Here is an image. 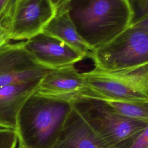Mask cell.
Masks as SVG:
<instances>
[{
	"label": "cell",
	"instance_id": "10",
	"mask_svg": "<svg viewBox=\"0 0 148 148\" xmlns=\"http://www.w3.org/2000/svg\"><path fill=\"white\" fill-rule=\"evenodd\" d=\"M41 80L0 87V128L16 130L20 112L28 98L38 91Z\"/></svg>",
	"mask_w": 148,
	"mask_h": 148
},
{
	"label": "cell",
	"instance_id": "8",
	"mask_svg": "<svg viewBox=\"0 0 148 148\" xmlns=\"http://www.w3.org/2000/svg\"><path fill=\"white\" fill-rule=\"evenodd\" d=\"M86 88L83 73L73 65L50 69L42 79L37 92L72 103Z\"/></svg>",
	"mask_w": 148,
	"mask_h": 148
},
{
	"label": "cell",
	"instance_id": "14",
	"mask_svg": "<svg viewBox=\"0 0 148 148\" xmlns=\"http://www.w3.org/2000/svg\"><path fill=\"white\" fill-rule=\"evenodd\" d=\"M127 148H148V124Z\"/></svg>",
	"mask_w": 148,
	"mask_h": 148
},
{
	"label": "cell",
	"instance_id": "19",
	"mask_svg": "<svg viewBox=\"0 0 148 148\" xmlns=\"http://www.w3.org/2000/svg\"><path fill=\"white\" fill-rule=\"evenodd\" d=\"M69 0H60V2H59V3H58V6L57 7V9L60 8L63 6Z\"/></svg>",
	"mask_w": 148,
	"mask_h": 148
},
{
	"label": "cell",
	"instance_id": "4",
	"mask_svg": "<svg viewBox=\"0 0 148 148\" xmlns=\"http://www.w3.org/2000/svg\"><path fill=\"white\" fill-rule=\"evenodd\" d=\"M95 68L118 71L148 63V28L130 25L112 40L95 50Z\"/></svg>",
	"mask_w": 148,
	"mask_h": 148
},
{
	"label": "cell",
	"instance_id": "12",
	"mask_svg": "<svg viewBox=\"0 0 148 148\" xmlns=\"http://www.w3.org/2000/svg\"><path fill=\"white\" fill-rule=\"evenodd\" d=\"M98 100L103 101L113 111L124 117L148 124V100Z\"/></svg>",
	"mask_w": 148,
	"mask_h": 148
},
{
	"label": "cell",
	"instance_id": "17",
	"mask_svg": "<svg viewBox=\"0 0 148 148\" xmlns=\"http://www.w3.org/2000/svg\"><path fill=\"white\" fill-rule=\"evenodd\" d=\"M131 25L148 28V14L134 20Z\"/></svg>",
	"mask_w": 148,
	"mask_h": 148
},
{
	"label": "cell",
	"instance_id": "1",
	"mask_svg": "<svg viewBox=\"0 0 148 148\" xmlns=\"http://www.w3.org/2000/svg\"><path fill=\"white\" fill-rule=\"evenodd\" d=\"M61 8L93 51L118 36L134 18L130 0H69Z\"/></svg>",
	"mask_w": 148,
	"mask_h": 148
},
{
	"label": "cell",
	"instance_id": "15",
	"mask_svg": "<svg viewBox=\"0 0 148 148\" xmlns=\"http://www.w3.org/2000/svg\"><path fill=\"white\" fill-rule=\"evenodd\" d=\"M18 1L19 0H9L5 10L0 17V24L7 29L15 6Z\"/></svg>",
	"mask_w": 148,
	"mask_h": 148
},
{
	"label": "cell",
	"instance_id": "3",
	"mask_svg": "<svg viewBox=\"0 0 148 148\" xmlns=\"http://www.w3.org/2000/svg\"><path fill=\"white\" fill-rule=\"evenodd\" d=\"M71 104L110 148H127L148 124L117 113L101 100L80 98Z\"/></svg>",
	"mask_w": 148,
	"mask_h": 148
},
{
	"label": "cell",
	"instance_id": "6",
	"mask_svg": "<svg viewBox=\"0 0 148 148\" xmlns=\"http://www.w3.org/2000/svg\"><path fill=\"white\" fill-rule=\"evenodd\" d=\"M51 0H19L8 26L11 39H28L43 31L55 15Z\"/></svg>",
	"mask_w": 148,
	"mask_h": 148
},
{
	"label": "cell",
	"instance_id": "5",
	"mask_svg": "<svg viewBox=\"0 0 148 148\" xmlns=\"http://www.w3.org/2000/svg\"><path fill=\"white\" fill-rule=\"evenodd\" d=\"M49 70L38 63L24 42L8 43L0 48V87L42 79Z\"/></svg>",
	"mask_w": 148,
	"mask_h": 148
},
{
	"label": "cell",
	"instance_id": "13",
	"mask_svg": "<svg viewBox=\"0 0 148 148\" xmlns=\"http://www.w3.org/2000/svg\"><path fill=\"white\" fill-rule=\"evenodd\" d=\"M18 141L16 130L0 128V148H16Z\"/></svg>",
	"mask_w": 148,
	"mask_h": 148
},
{
	"label": "cell",
	"instance_id": "20",
	"mask_svg": "<svg viewBox=\"0 0 148 148\" xmlns=\"http://www.w3.org/2000/svg\"><path fill=\"white\" fill-rule=\"evenodd\" d=\"M51 1H52L53 4L54 5V6H56V9H57V6H58V3H59L60 0H51Z\"/></svg>",
	"mask_w": 148,
	"mask_h": 148
},
{
	"label": "cell",
	"instance_id": "7",
	"mask_svg": "<svg viewBox=\"0 0 148 148\" xmlns=\"http://www.w3.org/2000/svg\"><path fill=\"white\" fill-rule=\"evenodd\" d=\"M24 45L38 63L50 69L73 65L85 58L60 39L43 31L26 40Z\"/></svg>",
	"mask_w": 148,
	"mask_h": 148
},
{
	"label": "cell",
	"instance_id": "2",
	"mask_svg": "<svg viewBox=\"0 0 148 148\" xmlns=\"http://www.w3.org/2000/svg\"><path fill=\"white\" fill-rule=\"evenodd\" d=\"M68 102L37 91L20 112L16 132L25 148H51L71 109Z\"/></svg>",
	"mask_w": 148,
	"mask_h": 148
},
{
	"label": "cell",
	"instance_id": "11",
	"mask_svg": "<svg viewBox=\"0 0 148 148\" xmlns=\"http://www.w3.org/2000/svg\"><path fill=\"white\" fill-rule=\"evenodd\" d=\"M43 32L60 39L85 58L91 57L93 50L79 35L65 8L57 9L55 15L44 27Z\"/></svg>",
	"mask_w": 148,
	"mask_h": 148
},
{
	"label": "cell",
	"instance_id": "21",
	"mask_svg": "<svg viewBox=\"0 0 148 148\" xmlns=\"http://www.w3.org/2000/svg\"><path fill=\"white\" fill-rule=\"evenodd\" d=\"M18 148H25V147L20 142H18Z\"/></svg>",
	"mask_w": 148,
	"mask_h": 148
},
{
	"label": "cell",
	"instance_id": "18",
	"mask_svg": "<svg viewBox=\"0 0 148 148\" xmlns=\"http://www.w3.org/2000/svg\"><path fill=\"white\" fill-rule=\"evenodd\" d=\"M9 0H0V17L5 10Z\"/></svg>",
	"mask_w": 148,
	"mask_h": 148
},
{
	"label": "cell",
	"instance_id": "16",
	"mask_svg": "<svg viewBox=\"0 0 148 148\" xmlns=\"http://www.w3.org/2000/svg\"><path fill=\"white\" fill-rule=\"evenodd\" d=\"M11 40L8 29L0 24V48L8 44Z\"/></svg>",
	"mask_w": 148,
	"mask_h": 148
},
{
	"label": "cell",
	"instance_id": "9",
	"mask_svg": "<svg viewBox=\"0 0 148 148\" xmlns=\"http://www.w3.org/2000/svg\"><path fill=\"white\" fill-rule=\"evenodd\" d=\"M51 148H110L96 134L78 110L71 109Z\"/></svg>",
	"mask_w": 148,
	"mask_h": 148
}]
</instances>
